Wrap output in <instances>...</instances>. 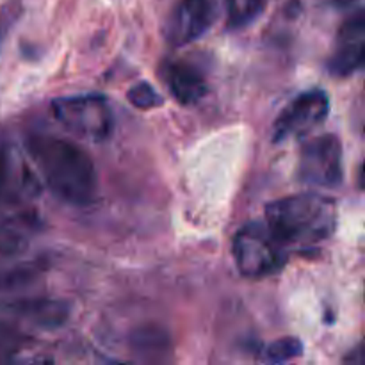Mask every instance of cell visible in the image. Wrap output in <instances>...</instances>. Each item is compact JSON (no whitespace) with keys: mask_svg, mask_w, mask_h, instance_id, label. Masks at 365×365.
Masks as SVG:
<instances>
[{"mask_svg":"<svg viewBox=\"0 0 365 365\" xmlns=\"http://www.w3.org/2000/svg\"><path fill=\"white\" fill-rule=\"evenodd\" d=\"M27 155L38 177L53 195L70 205H89L98 189L96 168L89 153L70 139L50 134H32Z\"/></svg>","mask_w":365,"mask_h":365,"instance_id":"cell-1","label":"cell"},{"mask_svg":"<svg viewBox=\"0 0 365 365\" xmlns=\"http://www.w3.org/2000/svg\"><path fill=\"white\" fill-rule=\"evenodd\" d=\"M266 223L287 248L319 245L337 228V203L317 192L284 196L266 207Z\"/></svg>","mask_w":365,"mask_h":365,"instance_id":"cell-2","label":"cell"},{"mask_svg":"<svg viewBox=\"0 0 365 365\" xmlns=\"http://www.w3.org/2000/svg\"><path fill=\"white\" fill-rule=\"evenodd\" d=\"M232 252L239 273L252 280L274 277L289 260V248L271 232L266 221H250L239 228Z\"/></svg>","mask_w":365,"mask_h":365,"instance_id":"cell-3","label":"cell"},{"mask_svg":"<svg viewBox=\"0 0 365 365\" xmlns=\"http://www.w3.org/2000/svg\"><path fill=\"white\" fill-rule=\"evenodd\" d=\"M50 110L61 127L86 141H107L116 125L109 100L95 93L61 96L50 103Z\"/></svg>","mask_w":365,"mask_h":365,"instance_id":"cell-4","label":"cell"},{"mask_svg":"<svg viewBox=\"0 0 365 365\" xmlns=\"http://www.w3.org/2000/svg\"><path fill=\"white\" fill-rule=\"evenodd\" d=\"M342 143L339 135L323 134L303 145L299 153L298 177L314 187L335 189L344 180Z\"/></svg>","mask_w":365,"mask_h":365,"instance_id":"cell-5","label":"cell"},{"mask_svg":"<svg viewBox=\"0 0 365 365\" xmlns=\"http://www.w3.org/2000/svg\"><path fill=\"white\" fill-rule=\"evenodd\" d=\"M41 192L38 171L9 138H0V203L25 205Z\"/></svg>","mask_w":365,"mask_h":365,"instance_id":"cell-6","label":"cell"},{"mask_svg":"<svg viewBox=\"0 0 365 365\" xmlns=\"http://www.w3.org/2000/svg\"><path fill=\"white\" fill-rule=\"evenodd\" d=\"M330 114V98L323 89L299 93L284 107L273 125V141L284 143L303 138L327 121Z\"/></svg>","mask_w":365,"mask_h":365,"instance_id":"cell-7","label":"cell"},{"mask_svg":"<svg viewBox=\"0 0 365 365\" xmlns=\"http://www.w3.org/2000/svg\"><path fill=\"white\" fill-rule=\"evenodd\" d=\"M365 56V16L359 9L341 25L335 48L328 59V70L334 77L346 78L362 70Z\"/></svg>","mask_w":365,"mask_h":365,"instance_id":"cell-8","label":"cell"},{"mask_svg":"<svg viewBox=\"0 0 365 365\" xmlns=\"http://www.w3.org/2000/svg\"><path fill=\"white\" fill-rule=\"evenodd\" d=\"M216 20L214 0H180L168 20L166 36L173 46H185L202 38Z\"/></svg>","mask_w":365,"mask_h":365,"instance_id":"cell-9","label":"cell"},{"mask_svg":"<svg viewBox=\"0 0 365 365\" xmlns=\"http://www.w3.org/2000/svg\"><path fill=\"white\" fill-rule=\"evenodd\" d=\"M171 95L182 106H195L209 93V84L202 68L187 59H170L160 68Z\"/></svg>","mask_w":365,"mask_h":365,"instance_id":"cell-10","label":"cell"},{"mask_svg":"<svg viewBox=\"0 0 365 365\" xmlns=\"http://www.w3.org/2000/svg\"><path fill=\"white\" fill-rule=\"evenodd\" d=\"M29 246L27 223L21 216L0 209V257L11 259Z\"/></svg>","mask_w":365,"mask_h":365,"instance_id":"cell-11","label":"cell"},{"mask_svg":"<svg viewBox=\"0 0 365 365\" xmlns=\"http://www.w3.org/2000/svg\"><path fill=\"white\" fill-rule=\"evenodd\" d=\"M267 6V0H225L227 25L232 31H239L260 18Z\"/></svg>","mask_w":365,"mask_h":365,"instance_id":"cell-12","label":"cell"},{"mask_svg":"<svg viewBox=\"0 0 365 365\" xmlns=\"http://www.w3.org/2000/svg\"><path fill=\"white\" fill-rule=\"evenodd\" d=\"M303 355V344L298 337H284L271 342L264 349V359L273 364H284Z\"/></svg>","mask_w":365,"mask_h":365,"instance_id":"cell-13","label":"cell"},{"mask_svg":"<svg viewBox=\"0 0 365 365\" xmlns=\"http://www.w3.org/2000/svg\"><path fill=\"white\" fill-rule=\"evenodd\" d=\"M128 102L138 109H155V107L163 106L164 98L152 84L148 82H138L132 86L127 93Z\"/></svg>","mask_w":365,"mask_h":365,"instance_id":"cell-14","label":"cell"}]
</instances>
